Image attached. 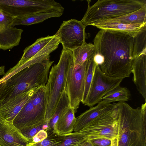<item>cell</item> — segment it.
<instances>
[{
  "label": "cell",
  "instance_id": "24",
  "mask_svg": "<svg viewBox=\"0 0 146 146\" xmlns=\"http://www.w3.org/2000/svg\"><path fill=\"white\" fill-rule=\"evenodd\" d=\"M93 57L88 60V62L85 76L84 91L81 102L84 104H85L88 97L94 71L97 65L94 62Z\"/></svg>",
  "mask_w": 146,
  "mask_h": 146
},
{
  "label": "cell",
  "instance_id": "12",
  "mask_svg": "<svg viewBox=\"0 0 146 146\" xmlns=\"http://www.w3.org/2000/svg\"><path fill=\"white\" fill-rule=\"evenodd\" d=\"M30 143L13 123L0 117V146H30Z\"/></svg>",
  "mask_w": 146,
  "mask_h": 146
},
{
  "label": "cell",
  "instance_id": "21",
  "mask_svg": "<svg viewBox=\"0 0 146 146\" xmlns=\"http://www.w3.org/2000/svg\"><path fill=\"white\" fill-rule=\"evenodd\" d=\"M72 51L74 65L82 64L85 61L90 60L96 54V48L94 44L86 42Z\"/></svg>",
  "mask_w": 146,
  "mask_h": 146
},
{
  "label": "cell",
  "instance_id": "28",
  "mask_svg": "<svg viewBox=\"0 0 146 146\" xmlns=\"http://www.w3.org/2000/svg\"><path fill=\"white\" fill-rule=\"evenodd\" d=\"M49 129H50L48 122L45 121L44 124L39 126L31 128L22 129L19 130L31 143L32 142L33 137L40 131L43 129L47 131Z\"/></svg>",
  "mask_w": 146,
  "mask_h": 146
},
{
  "label": "cell",
  "instance_id": "30",
  "mask_svg": "<svg viewBox=\"0 0 146 146\" xmlns=\"http://www.w3.org/2000/svg\"><path fill=\"white\" fill-rule=\"evenodd\" d=\"M48 135L47 131L43 129L40 130L33 137L32 142L30 143L29 145L41 142L46 139Z\"/></svg>",
  "mask_w": 146,
  "mask_h": 146
},
{
  "label": "cell",
  "instance_id": "10",
  "mask_svg": "<svg viewBox=\"0 0 146 146\" xmlns=\"http://www.w3.org/2000/svg\"><path fill=\"white\" fill-rule=\"evenodd\" d=\"M123 80L107 75L102 71L99 66L97 65L89 94L84 105L91 107L98 104L104 95L119 86Z\"/></svg>",
  "mask_w": 146,
  "mask_h": 146
},
{
  "label": "cell",
  "instance_id": "36",
  "mask_svg": "<svg viewBox=\"0 0 146 146\" xmlns=\"http://www.w3.org/2000/svg\"><path fill=\"white\" fill-rule=\"evenodd\" d=\"M5 82L0 84V96L4 90L5 86Z\"/></svg>",
  "mask_w": 146,
  "mask_h": 146
},
{
  "label": "cell",
  "instance_id": "8",
  "mask_svg": "<svg viewBox=\"0 0 146 146\" xmlns=\"http://www.w3.org/2000/svg\"><path fill=\"white\" fill-rule=\"evenodd\" d=\"M88 61L80 65H74L73 63L67 74L65 90L68 94L70 107L76 112L83 98Z\"/></svg>",
  "mask_w": 146,
  "mask_h": 146
},
{
  "label": "cell",
  "instance_id": "22",
  "mask_svg": "<svg viewBox=\"0 0 146 146\" xmlns=\"http://www.w3.org/2000/svg\"><path fill=\"white\" fill-rule=\"evenodd\" d=\"M70 106V101L68 94L64 89L58 103L55 111L49 121L50 129H53L59 119Z\"/></svg>",
  "mask_w": 146,
  "mask_h": 146
},
{
  "label": "cell",
  "instance_id": "35",
  "mask_svg": "<svg viewBox=\"0 0 146 146\" xmlns=\"http://www.w3.org/2000/svg\"><path fill=\"white\" fill-rule=\"evenodd\" d=\"M5 66H0V75H4L5 72Z\"/></svg>",
  "mask_w": 146,
  "mask_h": 146
},
{
  "label": "cell",
  "instance_id": "5",
  "mask_svg": "<svg viewBox=\"0 0 146 146\" xmlns=\"http://www.w3.org/2000/svg\"><path fill=\"white\" fill-rule=\"evenodd\" d=\"M74 62L72 51L62 49L59 62L51 68L47 83L49 98L45 121L49 122L55 111L65 88L68 70Z\"/></svg>",
  "mask_w": 146,
  "mask_h": 146
},
{
  "label": "cell",
  "instance_id": "9",
  "mask_svg": "<svg viewBox=\"0 0 146 146\" xmlns=\"http://www.w3.org/2000/svg\"><path fill=\"white\" fill-rule=\"evenodd\" d=\"M86 27L81 21L72 19L63 21L55 34L58 37L63 49L72 50L81 46L89 37L85 32Z\"/></svg>",
  "mask_w": 146,
  "mask_h": 146
},
{
  "label": "cell",
  "instance_id": "33",
  "mask_svg": "<svg viewBox=\"0 0 146 146\" xmlns=\"http://www.w3.org/2000/svg\"><path fill=\"white\" fill-rule=\"evenodd\" d=\"M80 146H93L89 140H87L81 144Z\"/></svg>",
  "mask_w": 146,
  "mask_h": 146
},
{
  "label": "cell",
  "instance_id": "26",
  "mask_svg": "<svg viewBox=\"0 0 146 146\" xmlns=\"http://www.w3.org/2000/svg\"><path fill=\"white\" fill-rule=\"evenodd\" d=\"M87 140L86 136L80 132H74L65 135L63 141L55 146H80Z\"/></svg>",
  "mask_w": 146,
  "mask_h": 146
},
{
  "label": "cell",
  "instance_id": "27",
  "mask_svg": "<svg viewBox=\"0 0 146 146\" xmlns=\"http://www.w3.org/2000/svg\"><path fill=\"white\" fill-rule=\"evenodd\" d=\"M47 137L41 142L30 145V146H55L60 143L63 140L64 135H59L53 132V129L47 131Z\"/></svg>",
  "mask_w": 146,
  "mask_h": 146
},
{
  "label": "cell",
  "instance_id": "20",
  "mask_svg": "<svg viewBox=\"0 0 146 146\" xmlns=\"http://www.w3.org/2000/svg\"><path fill=\"white\" fill-rule=\"evenodd\" d=\"M52 36L39 38L31 45L26 47L23 50V53L17 64H21L31 58L44 48L54 37Z\"/></svg>",
  "mask_w": 146,
  "mask_h": 146
},
{
  "label": "cell",
  "instance_id": "34",
  "mask_svg": "<svg viewBox=\"0 0 146 146\" xmlns=\"http://www.w3.org/2000/svg\"><path fill=\"white\" fill-rule=\"evenodd\" d=\"M111 146H117V136L111 140Z\"/></svg>",
  "mask_w": 146,
  "mask_h": 146
},
{
  "label": "cell",
  "instance_id": "1",
  "mask_svg": "<svg viewBox=\"0 0 146 146\" xmlns=\"http://www.w3.org/2000/svg\"><path fill=\"white\" fill-rule=\"evenodd\" d=\"M134 38L121 33L100 30L93 42L96 53L102 55L103 63L99 66L107 75L124 79L131 73Z\"/></svg>",
  "mask_w": 146,
  "mask_h": 146
},
{
  "label": "cell",
  "instance_id": "6",
  "mask_svg": "<svg viewBox=\"0 0 146 146\" xmlns=\"http://www.w3.org/2000/svg\"><path fill=\"white\" fill-rule=\"evenodd\" d=\"M118 110L116 103L107 111L100 115L79 132L87 140L105 138L111 140L118 134Z\"/></svg>",
  "mask_w": 146,
  "mask_h": 146
},
{
  "label": "cell",
  "instance_id": "37",
  "mask_svg": "<svg viewBox=\"0 0 146 146\" xmlns=\"http://www.w3.org/2000/svg\"><path fill=\"white\" fill-rule=\"evenodd\" d=\"M3 82L2 80H1V78L0 79V84Z\"/></svg>",
  "mask_w": 146,
  "mask_h": 146
},
{
  "label": "cell",
  "instance_id": "3",
  "mask_svg": "<svg viewBox=\"0 0 146 146\" xmlns=\"http://www.w3.org/2000/svg\"><path fill=\"white\" fill-rule=\"evenodd\" d=\"M53 62L49 57L24 69L6 80L0 96V104L33 88L45 86Z\"/></svg>",
  "mask_w": 146,
  "mask_h": 146
},
{
  "label": "cell",
  "instance_id": "25",
  "mask_svg": "<svg viewBox=\"0 0 146 146\" xmlns=\"http://www.w3.org/2000/svg\"><path fill=\"white\" fill-rule=\"evenodd\" d=\"M143 54L146 55V30L134 38L132 54L133 60Z\"/></svg>",
  "mask_w": 146,
  "mask_h": 146
},
{
  "label": "cell",
  "instance_id": "17",
  "mask_svg": "<svg viewBox=\"0 0 146 146\" xmlns=\"http://www.w3.org/2000/svg\"><path fill=\"white\" fill-rule=\"evenodd\" d=\"M63 12L54 10L16 17L11 26L14 27L19 25L28 26L41 23L49 18L60 17L62 15Z\"/></svg>",
  "mask_w": 146,
  "mask_h": 146
},
{
  "label": "cell",
  "instance_id": "38",
  "mask_svg": "<svg viewBox=\"0 0 146 146\" xmlns=\"http://www.w3.org/2000/svg\"></svg>",
  "mask_w": 146,
  "mask_h": 146
},
{
  "label": "cell",
  "instance_id": "29",
  "mask_svg": "<svg viewBox=\"0 0 146 146\" xmlns=\"http://www.w3.org/2000/svg\"><path fill=\"white\" fill-rule=\"evenodd\" d=\"M15 17L0 9V26H11Z\"/></svg>",
  "mask_w": 146,
  "mask_h": 146
},
{
  "label": "cell",
  "instance_id": "18",
  "mask_svg": "<svg viewBox=\"0 0 146 146\" xmlns=\"http://www.w3.org/2000/svg\"><path fill=\"white\" fill-rule=\"evenodd\" d=\"M76 111L70 106L59 119L53 129V132L59 135H64L72 132L76 118Z\"/></svg>",
  "mask_w": 146,
  "mask_h": 146
},
{
  "label": "cell",
  "instance_id": "32",
  "mask_svg": "<svg viewBox=\"0 0 146 146\" xmlns=\"http://www.w3.org/2000/svg\"><path fill=\"white\" fill-rule=\"evenodd\" d=\"M93 60L95 63L99 66L102 65L104 62L103 57L98 54H95L93 57Z\"/></svg>",
  "mask_w": 146,
  "mask_h": 146
},
{
  "label": "cell",
  "instance_id": "2",
  "mask_svg": "<svg viewBox=\"0 0 146 146\" xmlns=\"http://www.w3.org/2000/svg\"><path fill=\"white\" fill-rule=\"evenodd\" d=\"M116 104L117 146H146V102L135 109L125 102Z\"/></svg>",
  "mask_w": 146,
  "mask_h": 146
},
{
  "label": "cell",
  "instance_id": "7",
  "mask_svg": "<svg viewBox=\"0 0 146 146\" xmlns=\"http://www.w3.org/2000/svg\"><path fill=\"white\" fill-rule=\"evenodd\" d=\"M52 0H0V9L15 17L51 11Z\"/></svg>",
  "mask_w": 146,
  "mask_h": 146
},
{
  "label": "cell",
  "instance_id": "4",
  "mask_svg": "<svg viewBox=\"0 0 146 146\" xmlns=\"http://www.w3.org/2000/svg\"><path fill=\"white\" fill-rule=\"evenodd\" d=\"M81 22L86 27L97 21L118 17L146 5V0H99L91 6L89 1Z\"/></svg>",
  "mask_w": 146,
  "mask_h": 146
},
{
  "label": "cell",
  "instance_id": "31",
  "mask_svg": "<svg viewBox=\"0 0 146 146\" xmlns=\"http://www.w3.org/2000/svg\"><path fill=\"white\" fill-rule=\"evenodd\" d=\"M89 140L93 146H110L111 143V140L105 138H98Z\"/></svg>",
  "mask_w": 146,
  "mask_h": 146
},
{
  "label": "cell",
  "instance_id": "19",
  "mask_svg": "<svg viewBox=\"0 0 146 146\" xmlns=\"http://www.w3.org/2000/svg\"><path fill=\"white\" fill-rule=\"evenodd\" d=\"M107 22L117 23L125 24H146V5L139 9L129 14L117 17L100 21L93 23Z\"/></svg>",
  "mask_w": 146,
  "mask_h": 146
},
{
  "label": "cell",
  "instance_id": "16",
  "mask_svg": "<svg viewBox=\"0 0 146 146\" xmlns=\"http://www.w3.org/2000/svg\"><path fill=\"white\" fill-rule=\"evenodd\" d=\"M23 30L11 26H0V48L6 50L18 46Z\"/></svg>",
  "mask_w": 146,
  "mask_h": 146
},
{
  "label": "cell",
  "instance_id": "13",
  "mask_svg": "<svg viewBox=\"0 0 146 146\" xmlns=\"http://www.w3.org/2000/svg\"><path fill=\"white\" fill-rule=\"evenodd\" d=\"M146 55H140L133 60L131 73L133 81L138 91L146 102Z\"/></svg>",
  "mask_w": 146,
  "mask_h": 146
},
{
  "label": "cell",
  "instance_id": "11",
  "mask_svg": "<svg viewBox=\"0 0 146 146\" xmlns=\"http://www.w3.org/2000/svg\"><path fill=\"white\" fill-rule=\"evenodd\" d=\"M37 88L17 95L0 104V117L5 121L13 123L15 118Z\"/></svg>",
  "mask_w": 146,
  "mask_h": 146
},
{
  "label": "cell",
  "instance_id": "14",
  "mask_svg": "<svg viewBox=\"0 0 146 146\" xmlns=\"http://www.w3.org/2000/svg\"><path fill=\"white\" fill-rule=\"evenodd\" d=\"M114 103H110L102 100L95 106L91 107L76 118L73 131L79 132L88 123L100 115L108 111L112 108Z\"/></svg>",
  "mask_w": 146,
  "mask_h": 146
},
{
  "label": "cell",
  "instance_id": "23",
  "mask_svg": "<svg viewBox=\"0 0 146 146\" xmlns=\"http://www.w3.org/2000/svg\"><path fill=\"white\" fill-rule=\"evenodd\" d=\"M131 96L130 93L127 88L119 85L106 94L101 100L110 103L117 101L125 102L130 100Z\"/></svg>",
  "mask_w": 146,
  "mask_h": 146
},
{
  "label": "cell",
  "instance_id": "15",
  "mask_svg": "<svg viewBox=\"0 0 146 146\" xmlns=\"http://www.w3.org/2000/svg\"><path fill=\"white\" fill-rule=\"evenodd\" d=\"M90 25L96 27L100 30L125 34L134 38L146 30V24H125L107 22L96 23Z\"/></svg>",
  "mask_w": 146,
  "mask_h": 146
}]
</instances>
